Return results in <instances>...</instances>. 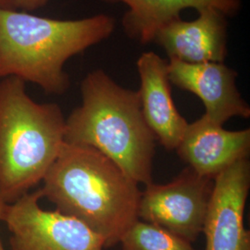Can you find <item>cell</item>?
Returning a JSON list of instances; mask_svg holds the SVG:
<instances>
[{
	"label": "cell",
	"mask_w": 250,
	"mask_h": 250,
	"mask_svg": "<svg viewBox=\"0 0 250 250\" xmlns=\"http://www.w3.org/2000/svg\"><path fill=\"white\" fill-rule=\"evenodd\" d=\"M6 206H7V203H5L4 200L0 197V222H3V217H4V213H5ZM0 250H5L3 245H2L1 239H0Z\"/></svg>",
	"instance_id": "16"
},
{
	"label": "cell",
	"mask_w": 250,
	"mask_h": 250,
	"mask_svg": "<svg viewBox=\"0 0 250 250\" xmlns=\"http://www.w3.org/2000/svg\"><path fill=\"white\" fill-rule=\"evenodd\" d=\"M168 74L170 83L201 99L204 115L215 124L224 125L232 117L250 118V106L235 85L237 72L224 63H188L170 59Z\"/></svg>",
	"instance_id": "8"
},
{
	"label": "cell",
	"mask_w": 250,
	"mask_h": 250,
	"mask_svg": "<svg viewBox=\"0 0 250 250\" xmlns=\"http://www.w3.org/2000/svg\"><path fill=\"white\" fill-rule=\"evenodd\" d=\"M81 93L80 107L66 120L65 143L99 150L138 185L153 183L157 140L145 121L138 91L97 70L83 80Z\"/></svg>",
	"instance_id": "2"
},
{
	"label": "cell",
	"mask_w": 250,
	"mask_h": 250,
	"mask_svg": "<svg viewBox=\"0 0 250 250\" xmlns=\"http://www.w3.org/2000/svg\"><path fill=\"white\" fill-rule=\"evenodd\" d=\"M198 18H181L161 27L154 40L170 57L188 63L224 62L226 55L225 15L213 8L198 10Z\"/></svg>",
	"instance_id": "10"
},
{
	"label": "cell",
	"mask_w": 250,
	"mask_h": 250,
	"mask_svg": "<svg viewBox=\"0 0 250 250\" xmlns=\"http://www.w3.org/2000/svg\"><path fill=\"white\" fill-rule=\"evenodd\" d=\"M120 244L122 250H196L192 243L141 220L125 232Z\"/></svg>",
	"instance_id": "13"
},
{
	"label": "cell",
	"mask_w": 250,
	"mask_h": 250,
	"mask_svg": "<svg viewBox=\"0 0 250 250\" xmlns=\"http://www.w3.org/2000/svg\"><path fill=\"white\" fill-rule=\"evenodd\" d=\"M250 188L248 159L235 162L214 179L202 232L205 250H250L244 214Z\"/></svg>",
	"instance_id": "7"
},
{
	"label": "cell",
	"mask_w": 250,
	"mask_h": 250,
	"mask_svg": "<svg viewBox=\"0 0 250 250\" xmlns=\"http://www.w3.org/2000/svg\"><path fill=\"white\" fill-rule=\"evenodd\" d=\"M137 70L145 121L162 146L176 150L188 123L180 114L171 97L168 62L154 52H146L138 59Z\"/></svg>",
	"instance_id": "11"
},
{
	"label": "cell",
	"mask_w": 250,
	"mask_h": 250,
	"mask_svg": "<svg viewBox=\"0 0 250 250\" xmlns=\"http://www.w3.org/2000/svg\"><path fill=\"white\" fill-rule=\"evenodd\" d=\"M108 2H124L129 7L123 24L128 36L147 44L154 40L161 27L180 18L184 9H196L197 11L213 8L225 16L232 15L240 8L239 0H105Z\"/></svg>",
	"instance_id": "12"
},
{
	"label": "cell",
	"mask_w": 250,
	"mask_h": 250,
	"mask_svg": "<svg viewBox=\"0 0 250 250\" xmlns=\"http://www.w3.org/2000/svg\"><path fill=\"white\" fill-rule=\"evenodd\" d=\"M16 9L21 8L26 11H34L45 7L49 0H14Z\"/></svg>",
	"instance_id": "14"
},
{
	"label": "cell",
	"mask_w": 250,
	"mask_h": 250,
	"mask_svg": "<svg viewBox=\"0 0 250 250\" xmlns=\"http://www.w3.org/2000/svg\"><path fill=\"white\" fill-rule=\"evenodd\" d=\"M213 186V179L187 167L170 183L145 186L138 218L193 243L203 231Z\"/></svg>",
	"instance_id": "6"
},
{
	"label": "cell",
	"mask_w": 250,
	"mask_h": 250,
	"mask_svg": "<svg viewBox=\"0 0 250 250\" xmlns=\"http://www.w3.org/2000/svg\"><path fill=\"white\" fill-rule=\"evenodd\" d=\"M40 188L7 204L3 222L11 250H103L104 242L75 218L39 205Z\"/></svg>",
	"instance_id": "5"
},
{
	"label": "cell",
	"mask_w": 250,
	"mask_h": 250,
	"mask_svg": "<svg viewBox=\"0 0 250 250\" xmlns=\"http://www.w3.org/2000/svg\"><path fill=\"white\" fill-rule=\"evenodd\" d=\"M0 9L16 10L14 0H0Z\"/></svg>",
	"instance_id": "15"
},
{
	"label": "cell",
	"mask_w": 250,
	"mask_h": 250,
	"mask_svg": "<svg viewBox=\"0 0 250 250\" xmlns=\"http://www.w3.org/2000/svg\"><path fill=\"white\" fill-rule=\"evenodd\" d=\"M114 28L115 21L104 14L61 21L0 9V78L15 76L62 95L70 86L64 63L107 38Z\"/></svg>",
	"instance_id": "3"
},
{
	"label": "cell",
	"mask_w": 250,
	"mask_h": 250,
	"mask_svg": "<svg viewBox=\"0 0 250 250\" xmlns=\"http://www.w3.org/2000/svg\"><path fill=\"white\" fill-rule=\"evenodd\" d=\"M66 119L58 104H40L25 82L0 81V197L11 204L45 178L65 144Z\"/></svg>",
	"instance_id": "4"
},
{
	"label": "cell",
	"mask_w": 250,
	"mask_h": 250,
	"mask_svg": "<svg viewBox=\"0 0 250 250\" xmlns=\"http://www.w3.org/2000/svg\"><path fill=\"white\" fill-rule=\"evenodd\" d=\"M42 182V197L97 233L105 249L139 220V185L91 146L64 144Z\"/></svg>",
	"instance_id": "1"
},
{
	"label": "cell",
	"mask_w": 250,
	"mask_h": 250,
	"mask_svg": "<svg viewBox=\"0 0 250 250\" xmlns=\"http://www.w3.org/2000/svg\"><path fill=\"white\" fill-rule=\"evenodd\" d=\"M176 151L188 167L214 180L235 162L249 158L250 129L228 131L203 115L188 124Z\"/></svg>",
	"instance_id": "9"
}]
</instances>
